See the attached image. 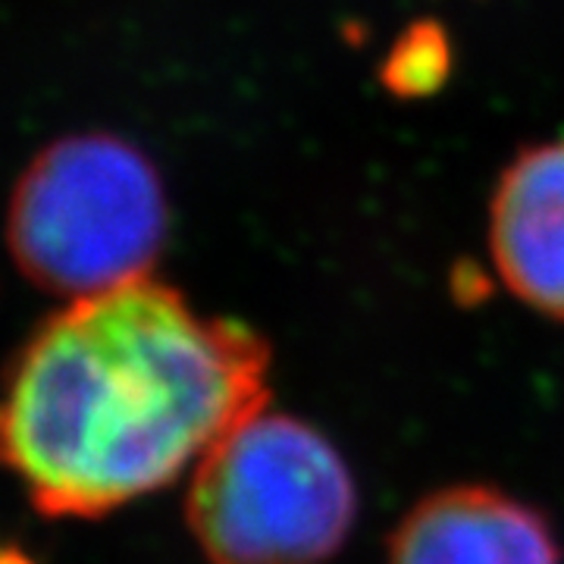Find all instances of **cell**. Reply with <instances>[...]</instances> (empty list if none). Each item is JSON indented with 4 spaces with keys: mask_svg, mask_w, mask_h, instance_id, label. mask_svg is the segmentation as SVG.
I'll list each match as a JSON object with an SVG mask.
<instances>
[{
    "mask_svg": "<svg viewBox=\"0 0 564 564\" xmlns=\"http://www.w3.org/2000/svg\"><path fill=\"white\" fill-rule=\"evenodd\" d=\"M270 348L154 280L73 299L0 392V464L47 518H101L170 486L267 404Z\"/></svg>",
    "mask_w": 564,
    "mask_h": 564,
    "instance_id": "6da1fadb",
    "label": "cell"
},
{
    "mask_svg": "<svg viewBox=\"0 0 564 564\" xmlns=\"http://www.w3.org/2000/svg\"><path fill=\"white\" fill-rule=\"evenodd\" d=\"M166 229L158 166L110 132L51 141L22 170L7 210V245L22 276L69 299L144 280Z\"/></svg>",
    "mask_w": 564,
    "mask_h": 564,
    "instance_id": "7a4b0ae2",
    "label": "cell"
},
{
    "mask_svg": "<svg viewBox=\"0 0 564 564\" xmlns=\"http://www.w3.org/2000/svg\"><path fill=\"white\" fill-rule=\"evenodd\" d=\"M358 489L317 426L267 404L192 470L185 518L210 564H323L351 533Z\"/></svg>",
    "mask_w": 564,
    "mask_h": 564,
    "instance_id": "3957f363",
    "label": "cell"
},
{
    "mask_svg": "<svg viewBox=\"0 0 564 564\" xmlns=\"http://www.w3.org/2000/svg\"><path fill=\"white\" fill-rule=\"evenodd\" d=\"M489 254L505 289L564 323V139L524 148L489 202Z\"/></svg>",
    "mask_w": 564,
    "mask_h": 564,
    "instance_id": "277c9868",
    "label": "cell"
},
{
    "mask_svg": "<svg viewBox=\"0 0 564 564\" xmlns=\"http://www.w3.org/2000/svg\"><path fill=\"white\" fill-rule=\"evenodd\" d=\"M389 564H562L536 508L492 486H445L404 514Z\"/></svg>",
    "mask_w": 564,
    "mask_h": 564,
    "instance_id": "5b68a950",
    "label": "cell"
},
{
    "mask_svg": "<svg viewBox=\"0 0 564 564\" xmlns=\"http://www.w3.org/2000/svg\"><path fill=\"white\" fill-rule=\"evenodd\" d=\"M448 73V44L436 25H414L404 32L386 61V85L399 95L436 91Z\"/></svg>",
    "mask_w": 564,
    "mask_h": 564,
    "instance_id": "8992f818",
    "label": "cell"
},
{
    "mask_svg": "<svg viewBox=\"0 0 564 564\" xmlns=\"http://www.w3.org/2000/svg\"><path fill=\"white\" fill-rule=\"evenodd\" d=\"M0 564H35L20 549H0Z\"/></svg>",
    "mask_w": 564,
    "mask_h": 564,
    "instance_id": "52a82bcc",
    "label": "cell"
}]
</instances>
